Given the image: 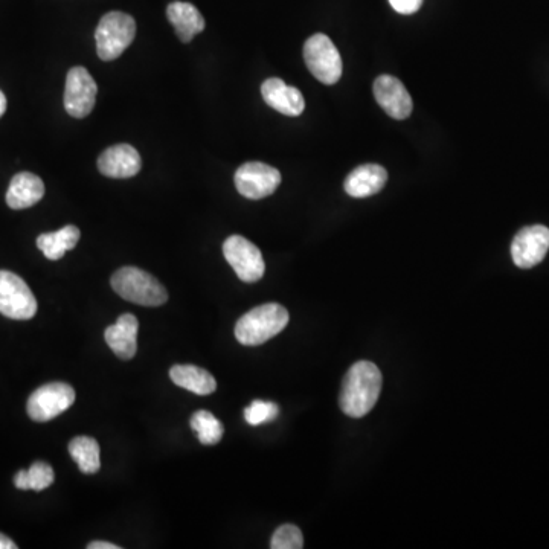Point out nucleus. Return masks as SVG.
I'll use <instances>...</instances> for the list:
<instances>
[{
	"instance_id": "8",
	"label": "nucleus",
	"mask_w": 549,
	"mask_h": 549,
	"mask_svg": "<svg viewBox=\"0 0 549 549\" xmlns=\"http://www.w3.org/2000/svg\"><path fill=\"white\" fill-rule=\"evenodd\" d=\"M223 255L243 283H257L263 278L266 264L263 254L248 238L231 235L223 243Z\"/></svg>"
},
{
	"instance_id": "14",
	"label": "nucleus",
	"mask_w": 549,
	"mask_h": 549,
	"mask_svg": "<svg viewBox=\"0 0 549 549\" xmlns=\"http://www.w3.org/2000/svg\"><path fill=\"white\" fill-rule=\"evenodd\" d=\"M261 95L267 106L286 116H299L305 109V100L296 87L287 86L281 78H269L261 86Z\"/></svg>"
},
{
	"instance_id": "28",
	"label": "nucleus",
	"mask_w": 549,
	"mask_h": 549,
	"mask_svg": "<svg viewBox=\"0 0 549 549\" xmlns=\"http://www.w3.org/2000/svg\"><path fill=\"white\" fill-rule=\"evenodd\" d=\"M17 545L10 539V537L5 536V534L0 533V549H16Z\"/></svg>"
},
{
	"instance_id": "9",
	"label": "nucleus",
	"mask_w": 549,
	"mask_h": 549,
	"mask_svg": "<svg viewBox=\"0 0 549 549\" xmlns=\"http://www.w3.org/2000/svg\"><path fill=\"white\" fill-rule=\"evenodd\" d=\"M234 182L241 196L261 200L272 196L280 187L281 173L263 162H248L238 168Z\"/></svg>"
},
{
	"instance_id": "20",
	"label": "nucleus",
	"mask_w": 549,
	"mask_h": 549,
	"mask_svg": "<svg viewBox=\"0 0 549 549\" xmlns=\"http://www.w3.org/2000/svg\"><path fill=\"white\" fill-rule=\"evenodd\" d=\"M81 232L77 226L68 225L60 231L48 232L37 238V248L43 252L48 260L57 261L65 257L66 252L72 251L80 241Z\"/></svg>"
},
{
	"instance_id": "18",
	"label": "nucleus",
	"mask_w": 549,
	"mask_h": 549,
	"mask_svg": "<svg viewBox=\"0 0 549 549\" xmlns=\"http://www.w3.org/2000/svg\"><path fill=\"white\" fill-rule=\"evenodd\" d=\"M167 17L182 43H190L206 26L200 11L188 2H173L168 5Z\"/></svg>"
},
{
	"instance_id": "26",
	"label": "nucleus",
	"mask_w": 549,
	"mask_h": 549,
	"mask_svg": "<svg viewBox=\"0 0 549 549\" xmlns=\"http://www.w3.org/2000/svg\"><path fill=\"white\" fill-rule=\"evenodd\" d=\"M389 4L400 14H414L420 10L423 0H389Z\"/></svg>"
},
{
	"instance_id": "3",
	"label": "nucleus",
	"mask_w": 549,
	"mask_h": 549,
	"mask_svg": "<svg viewBox=\"0 0 549 549\" xmlns=\"http://www.w3.org/2000/svg\"><path fill=\"white\" fill-rule=\"evenodd\" d=\"M113 290L126 301L144 307H159L168 301L165 287L153 275L138 267H122L113 273Z\"/></svg>"
},
{
	"instance_id": "17",
	"label": "nucleus",
	"mask_w": 549,
	"mask_h": 549,
	"mask_svg": "<svg viewBox=\"0 0 549 549\" xmlns=\"http://www.w3.org/2000/svg\"><path fill=\"white\" fill-rule=\"evenodd\" d=\"M45 196V183L33 173L16 174L7 191V205L11 209H26L37 205Z\"/></svg>"
},
{
	"instance_id": "1",
	"label": "nucleus",
	"mask_w": 549,
	"mask_h": 549,
	"mask_svg": "<svg viewBox=\"0 0 549 549\" xmlns=\"http://www.w3.org/2000/svg\"><path fill=\"white\" fill-rule=\"evenodd\" d=\"M382 373L377 365L368 360L354 363L342 383L339 405L342 412L351 418L370 414L382 392Z\"/></svg>"
},
{
	"instance_id": "15",
	"label": "nucleus",
	"mask_w": 549,
	"mask_h": 549,
	"mask_svg": "<svg viewBox=\"0 0 549 549\" xmlns=\"http://www.w3.org/2000/svg\"><path fill=\"white\" fill-rule=\"evenodd\" d=\"M386 182H388V171L382 165H360L345 179V193L354 199H365L380 193Z\"/></svg>"
},
{
	"instance_id": "11",
	"label": "nucleus",
	"mask_w": 549,
	"mask_h": 549,
	"mask_svg": "<svg viewBox=\"0 0 549 549\" xmlns=\"http://www.w3.org/2000/svg\"><path fill=\"white\" fill-rule=\"evenodd\" d=\"M549 251V229L534 225L517 232L511 243V257L521 269H531L542 263Z\"/></svg>"
},
{
	"instance_id": "2",
	"label": "nucleus",
	"mask_w": 549,
	"mask_h": 549,
	"mask_svg": "<svg viewBox=\"0 0 549 549\" xmlns=\"http://www.w3.org/2000/svg\"><path fill=\"white\" fill-rule=\"evenodd\" d=\"M289 312L277 302L255 307L235 325V338L244 347H258L280 334L289 324Z\"/></svg>"
},
{
	"instance_id": "19",
	"label": "nucleus",
	"mask_w": 549,
	"mask_h": 549,
	"mask_svg": "<svg viewBox=\"0 0 549 549\" xmlns=\"http://www.w3.org/2000/svg\"><path fill=\"white\" fill-rule=\"evenodd\" d=\"M170 377L177 386L196 395H209L217 389L216 379L196 365H174Z\"/></svg>"
},
{
	"instance_id": "7",
	"label": "nucleus",
	"mask_w": 549,
	"mask_h": 549,
	"mask_svg": "<svg viewBox=\"0 0 549 549\" xmlns=\"http://www.w3.org/2000/svg\"><path fill=\"white\" fill-rule=\"evenodd\" d=\"M74 403L75 391L71 385L61 382L48 383L31 394L26 411L31 420L45 423L68 411Z\"/></svg>"
},
{
	"instance_id": "29",
	"label": "nucleus",
	"mask_w": 549,
	"mask_h": 549,
	"mask_svg": "<svg viewBox=\"0 0 549 549\" xmlns=\"http://www.w3.org/2000/svg\"><path fill=\"white\" fill-rule=\"evenodd\" d=\"M5 110H7V98H5L4 92L0 90V118L4 116Z\"/></svg>"
},
{
	"instance_id": "21",
	"label": "nucleus",
	"mask_w": 549,
	"mask_h": 549,
	"mask_svg": "<svg viewBox=\"0 0 549 549\" xmlns=\"http://www.w3.org/2000/svg\"><path fill=\"white\" fill-rule=\"evenodd\" d=\"M72 460L86 475L97 473L101 469L100 444L95 438L77 437L69 443Z\"/></svg>"
},
{
	"instance_id": "13",
	"label": "nucleus",
	"mask_w": 549,
	"mask_h": 549,
	"mask_svg": "<svg viewBox=\"0 0 549 549\" xmlns=\"http://www.w3.org/2000/svg\"><path fill=\"white\" fill-rule=\"evenodd\" d=\"M142 159L138 150L129 144H118L107 148L98 159V170L112 179H129L141 171Z\"/></svg>"
},
{
	"instance_id": "12",
	"label": "nucleus",
	"mask_w": 549,
	"mask_h": 549,
	"mask_svg": "<svg viewBox=\"0 0 549 549\" xmlns=\"http://www.w3.org/2000/svg\"><path fill=\"white\" fill-rule=\"evenodd\" d=\"M374 97H376L379 106L385 110L386 115L391 118L402 121V119L411 116L414 104H412L411 95L399 78L392 77V75H380L374 81Z\"/></svg>"
},
{
	"instance_id": "4",
	"label": "nucleus",
	"mask_w": 549,
	"mask_h": 549,
	"mask_svg": "<svg viewBox=\"0 0 549 549\" xmlns=\"http://www.w3.org/2000/svg\"><path fill=\"white\" fill-rule=\"evenodd\" d=\"M135 36L136 22L132 16L121 11L107 13L95 31L98 57L103 61L116 60L132 45Z\"/></svg>"
},
{
	"instance_id": "25",
	"label": "nucleus",
	"mask_w": 549,
	"mask_h": 549,
	"mask_svg": "<svg viewBox=\"0 0 549 549\" xmlns=\"http://www.w3.org/2000/svg\"><path fill=\"white\" fill-rule=\"evenodd\" d=\"M272 549H301L304 548V537L296 525H283L278 528L270 542Z\"/></svg>"
},
{
	"instance_id": "22",
	"label": "nucleus",
	"mask_w": 549,
	"mask_h": 549,
	"mask_svg": "<svg viewBox=\"0 0 549 549\" xmlns=\"http://www.w3.org/2000/svg\"><path fill=\"white\" fill-rule=\"evenodd\" d=\"M55 475L52 467L43 461H37L29 470H20L14 476V485L19 490H34V492H43L45 488L51 487Z\"/></svg>"
},
{
	"instance_id": "24",
	"label": "nucleus",
	"mask_w": 549,
	"mask_h": 549,
	"mask_svg": "<svg viewBox=\"0 0 549 549\" xmlns=\"http://www.w3.org/2000/svg\"><path fill=\"white\" fill-rule=\"evenodd\" d=\"M280 415V406L277 403L254 400L248 408L244 409V420L251 426L269 423Z\"/></svg>"
},
{
	"instance_id": "10",
	"label": "nucleus",
	"mask_w": 549,
	"mask_h": 549,
	"mask_svg": "<svg viewBox=\"0 0 549 549\" xmlns=\"http://www.w3.org/2000/svg\"><path fill=\"white\" fill-rule=\"evenodd\" d=\"M98 86L87 69L77 66L68 72L65 89V109L72 118L89 116L97 103Z\"/></svg>"
},
{
	"instance_id": "6",
	"label": "nucleus",
	"mask_w": 549,
	"mask_h": 549,
	"mask_svg": "<svg viewBox=\"0 0 549 549\" xmlns=\"http://www.w3.org/2000/svg\"><path fill=\"white\" fill-rule=\"evenodd\" d=\"M0 313L16 321H28L37 313V301L28 284L8 270H0Z\"/></svg>"
},
{
	"instance_id": "27",
	"label": "nucleus",
	"mask_w": 549,
	"mask_h": 549,
	"mask_svg": "<svg viewBox=\"0 0 549 549\" xmlns=\"http://www.w3.org/2000/svg\"><path fill=\"white\" fill-rule=\"evenodd\" d=\"M89 549H119L118 545H113L110 542H92L87 545Z\"/></svg>"
},
{
	"instance_id": "16",
	"label": "nucleus",
	"mask_w": 549,
	"mask_h": 549,
	"mask_svg": "<svg viewBox=\"0 0 549 549\" xmlns=\"http://www.w3.org/2000/svg\"><path fill=\"white\" fill-rule=\"evenodd\" d=\"M139 322L136 316L126 313L119 316L116 324L110 325L104 333L107 345L121 360H130L138 350Z\"/></svg>"
},
{
	"instance_id": "5",
	"label": "nucleus",
	"mask_w": 549,
	"mask_h": 549,
	"mask_svg": "<svg viewBox=\"0 0 549 549\" xmlns=\"http://www.w3.org/2000/svg\"><path fill=\"white\" fill-rule=\"evenodd\" d=\"M305 65L316 80L336 84L342 77V58L338 48L325 34H315L304 45Z\"/></svg>"
},
{
	"instance_id": "23",
	"label": "nucleus",
	"mask_w": 549,
	"mask_h": 549,
	"mask_svg": "<svg viewBox=\"0 0 549 549\" xmlns=\"http://www.w3.org/2000/svg\"><path fill=\"white\" fill-rule=\"evenodd\" d=\"M191 427L196 432L200 443L205 446H214V444L220 443L223 434H225V427L220 423L219 418L214 417L208 411H197L191 417Z\"/></svg>"
}]
</instances>
